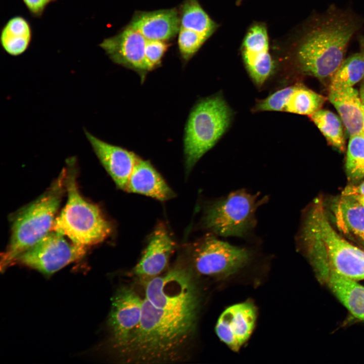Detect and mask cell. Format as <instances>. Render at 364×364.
Listing matches in <instances>:
<instances>
[{
    "mask_svg": "<svg viewBox=\"0 0 364 364\" xmlns=\"http://www.w3.org/2000/svg\"><path fill=\"white\" fill-rule=\"evenodd\" d=\"M199 307L190 272L181 267L149 280L140 323L117 352L129 362L155 363L178 358L190 341Z\"/></svg>",
    "mask_w": 364,
    "mask_h": 364,
    "instance_id": "obj_1",
    "label": "cell"
},
{
    "mask_svg": "<svg viewBox=\"0 0 364 364\" xmlns=\"http://www.w3.org/2000/svg\"><path fill=\"white\" fill-rule=\"evenodd\" d=\"M364 19L348 10L331 6L315 16L296 43L295 55L304 73L331 77L344 60L348 44Z\"/></svg>",
    "mask_w": 364,
    "mask_h": 364,
    "instance_id": "obj_2",
    "label": "cell"
},
{
    "mask_svg": "<svg viewBox=\"0 0 364 364\" xmlns=\"http://www.w3.org/2000/svg\"><path fill=\"white\" fill-rule=\"evenodd\" d=\"M300 236L303 245L317 264L345 277L364 280V250L336 230L324 207L316 208L308 214Z\"/></svg>",
    "mask_w": 364,
    "mask_h": 364,
    "instance_id": "obj_3",
    "label": "cell"
},
{
    "mask_svg": "<svg viewBox=\"0 0 364 364\" xmlns=\"http://www.w3.org/2000/svg\"><path fill=\"white\" fill-rule=\"evenodd\" d=\"M65 176V168L48 190L16 215L9 245L2 255V271L52 231L66 191Z\"/></svg>",
    "mask_w": 364,
    "mask_h": 364,
    "instance_id": "obj_4",
    "label": "cell"
},
{
    "mask_svg": "<svg viewBox=\"0 0 364 364\" xmlns=\"http://www.w3.org/2000/svg\"><path fill=\"white\" fill-rule=\"evenodd\" d=\"M65 169L67 200L56 217L52 231L85 247L101 243L111 234L112 225L98 205L87 201L80 194L74 162L69 161Z\"/></svg>",
    "mask_w": 364,
    "mask_h": 364,
    "instance_id": "obj_5",
    "label": "cell"
},
{
    "mask_svg": "<svg viewBox=\"0 0 364 364\" xmlns=\"http://www.w3.org/2000/svg\"><path fill=\"white\" fill-rule=\"evenodd\" d=\"M230 121V110L220 97L207 98L194 107L184 136L185 163L188 172L215 145L226 131Z\"/></svg>",
    "mask_w": 364,
    "mask_h": 364,
    "instance_id": "obj_6",
    "label": "cell"
},
{
    "mask_svg": "<svg viewBox=\"0 0 364 364\" xmlns=\"http://www.w3.org/2000/svg\"><path fill=\"white\" fill-rule=\"evenodd\" d=\"M258 196L240 190L211 203L205 210L203 226L221 236L243 237L255 226V211L264 202Z\"/></svg>",
    "mask_w": 364,
    "mask_h": 364,
    "instance_id": "obj_7",
    "label": "cell"
},
{
    "mask_svg": "<svg viewBox=\"0 0 364 364\" xmlns=\"http://www.w3.org/2000/svg\"><path fill=\"white\" fill-rule=\"evenodd\" d=\"M251 255L246 248L209 235L195 244L193 257L195 268L201 274L226 277L245 266Z\"/></svg>",
    "mask_w": 364,
    "mask_h": 364,
    "instance_id": "obj_8",
    "label": "cell"
},
{
    "mask_svg": "<svg viewBox=\"0 0 364 364\" xmlns=\"http://www.w3.org/2000/svg\"><path fill=\"white\" fill-rule=\"evenodd\" d=\"M85 253V247L69 242L64 235L51 231L16 261L49 276L81 259Z\"/></svg>",
    "mask_w": 364,
    "mask_h": 364,
    "instance_id": "obj_9",
    "label": "cell"
},
{
    "mask_svg": "<svg viewBox=\"0 0 364 364\" xmlns=\"http://www.w3.org/2000/svg\"><path fill=\"white\" fill-rule=\"evenodd\" d=\"M142 298L132 288H119L112 299L108 319L111 342L116 351L125 343L139 325L142 313Z\"/></svg>",
    "mask_w": 364,
    "mask_h": 364,
    "instance_id": "obj_10",
    "label": "cell"
},
{
    "mask_svg": "<svg viewBox=\"0 0 364 364\" xmlns=\"http://www.w3.org/2000/svg\"><path fill=\"white\" fill-rule=\"evenodd\" d=\"M146 42L141 33L127 25L99 46L114 63L135 71L144 81L149 72L145 58Z\"/></svg>",
    "mask_w": 364,
    "mask_h": 364,
    "instance_id": "obj_11",
    "label": "cell"
},
{
    "mask_svg": "<svg viewBox=\"0 0 364 364\" xmlns=\"http://www.w3.org/2000/svg\"><path fill=\"white\" fill-rule=\"evenodd\" d=\"M256 311L250 302L233 305L221 314L215 332L219 339L235 351H238L250 337L255 326Z\"/></svg>",
    "mask_w": 364,
    "mask_h": 364,
    "instance_id": "obj_12",
    "label": "cell"
},
{
    "mask_svg": "<svg viewBox=\"0 0 364 364\" xmlns=\"http://www.w3.org/2000/svg\"><path fill=\"white\" fill-rule=\"evenodd\" d=\"M242 50L243 61L250 76L256 85H262L274 67L269 53L267 31L264 25L256 24L249 29Z\"/></svg>",
    "mask_w": 364,
    "mask_h": 364,
    "instance_id": "obj_13",
    "label": "cell"
},
{
    "mask_svg": "<svg viewBox=\"0 0 364 364\" xmlns=\"http://www.w3.org/2000/svg\"><path fill=\"white\" fill-rule=\"evenodd\" d=\"M84 133L95 154L117 187L125 191L140 158L132 152L99 139L86 129Z\"/></svg>",
    "mask_w": 364,
    "mask_h": 364,
    "instance_id": "obj_14",
    "label": "cell"
},
{
    "mask_svg": "<svg viewBox=\"0 0 364 364\" xmlns=\"http://www.w3.org/2000/svg\"><path fill=\"white\" fill-rule=\"evenodd\" d=\"M127 26L147 40L166 41L175 37L179 31V12L175 8L136 11Z\"/></svg>",
    "mask_w": 364,
    "mask_h": 364,
    "instance_id": "obj_15",
    "label": "cell"
},
{
    "mask_svg": "<svg viewBox=\"0 0 364 364\" xmlns=\"http://www.w3.org/2000/svg\"><path fill=\"white\" fill-rule=\"evenodd\" d=\"M175 248V242L163 224L151 234L143 255L134 269L141 277L153 278L164 269Z\"/></svg>",
    "mask_w": 364,
    "mask_h": 364,
    "instance_id": "obj_16",
    "label": "cell"
},
{
    "mask_svg": "<svg viewBox=\"0 0 364 364\" xmlns=\"http://www.w3.org/2000/svg\"><path fill=\"white\" fill-rule=\"evenodd\" d=\"M125 191L162 201L174 197L173 191L150 162L140 158L130 175Z\"/></svg>",
    "mask_w": 364,
    "mask_h": 364,
    "instance_id": "obj_17",
    "label": "cell"
},
{
    "mask_svg": "<svg viewBox=\"0 0 364 364\" xmlns=\"http://www.w3.org/2000/svg\"><path fill=\"white\" fill-rule=\"evenodd\" d=\"M328 98L349 136L364 135V108L358 90L353 87L329 90Z\"/></svg>",
    "mask_w": 364,
    "mask_h": 364,
    "instance_id": "obj_18",
    "label": "cell"
},
{
    "mask_svg": "<svg viewBox=\"0 0 364 364\" xmlns=\"http://www.w3.org/2000/svg\"><path fill=\"white\" fill-rule=\"evenodd\" d=\"M331 210L339 231L364 246V206L353 196L341 195Z\"/></svg>",
    "mask_w": 364,
    "mask_h": 364,
    "instance_id": "obj_19",
    "label": "cell"
},
{
    "mask_svg": "<svg viewBox=\"0 0 364 364\" xmlns=\"http://www.w3.org/2000/svg\"><path fill=\"white\" fill-rule=\"evenodd\" d=\"M326 282L351 314L364 321V286L332 270Z\"/></svg>",
    "mask_w": 364,
    "mask_h": 364,
    "instance_id": "obj_20",
    "label": "cell"
},
{
    "mask_svg": "<svg viewBox=\"0 0 364 364\" xmlns=\"http://www.w3.org/2000/svg\"><path fill=\"white\" fill-rule=\"evenodd\" d=\"M32 30L25 17L17 15L10 18L2 28L0 42L3 50L13 56L25 53L31 42Z\"/></svg>",
    "mask_w": 364,
    "mask_h": 364,
    "instance_id": "obj_21",
    "label": "cell"
},
{
    "mask_svg": "<svg viewBox=\"0 0 364 364\" xmlns=\"http://www.w3.org/2000/svg\"><path fill=\"white\" fill-rule=\"evenodd\" d=\"M180 27L209 38L217 24L209 17L198 0H185L179 9Z\"/></svg>",
    "mask_w": 364,
    "mask_h": 364,
    "instance_id": "obj_22",
    "label": "cell"
},
{
    "mask_svg": "<svg viewBox=\"0 0 364 364\" xmlns=\"http://www.w3.org/2000/svg\"><path fill=\"white\" fill-rule=\"evenodd\" d=\"M364 78V53L354 54L343 60L331 77L329 90L353 86Z\"/></svg>",
    "mask_w": 364,
    "mask_h": 364,
    "instance_id": "obj_23",
    "label": "cell"
},
{
    "mask_svg": "<svg viewBox=\"0 0 364 364\" xmlns=\"http://www.w3.org/2000/svg\"><path fill=\"white\" fill-rule=\"evenodd\" d=\"M309 117L328 142L339 151L345 149V139L342 122L333 112L319 109Z\"/></svg>",
    "mask_w": 364,
    "mask_h": 364,
    "instance_id": "obj_24",
    "label": "cell"
},
{
    "mask_svg": "<svg viewBox=\"0 0 364 364\" xmlns=\"http://www.w3.org/2000/svg\"><path fill=\"white\" fill-rule=\"evenodd\" d=\"M325 101L321 95L298 86L291 95L284 111L309 116L320 109Z\"/></svg>",
    "mask_w": 364,
    "mask_h": 364,
    "instance_id": "obj_25",
    "label": "cell"
},
{
    "mask_svg": "<svg viewBox=\"0 0 364 364\" xmlns=\"http://www.w3.org/2000/svg\"><path fill=\"white\" fill-rule=\"evenodd\" d=\"M345 168L350 180L355 181L364 178V135L349 136Z\"/></svg>",
    "mask_w": 364,
    "mask_h": 364,
    "instance_id": "obj_26",
    "label": "cell"
},
{
    "mask_svg": "<svg viewBox=\"0 0 364 364\" xmlns=\"http://www.w3.org/2000/svg\"><path fill=\"white\" fill-rule=\"evenodd\" d=\"M208 38L197 32L180 27L178 33L177 44L183 61L188 62Z\"/></svg>",
    "mask_w": 364,
    "mask_h": 364,
    "instance_id": "obj_27",
    "label": "cell"
},
{
    "mask_svg": "<svg viewBox=\"0 0 364 364\" xmlns=\"http://www.w3.org/2000/svg\"><path fill=\"white\" fill-rule=\"evenodd\" d=\"M298 86H291L280 89L260 101L255 109L257 111H284L288 101Z\"/></svg>",
    "mask_w": 364,
    "mask_h": 364,
    "instance_id": "obj_28",
    "label": "cell"
},
{
    "mask_svg": "<svg viewBox=\"0 0 364 364\" xmlns=\"http://www.w3.org/2000/svg\"><path fill=\"white\" fill-rule=\"evenodd\" d=\"M169 44L165 41L147 40L145 47V58L148 72L161 65L162 59Z\"/></svg>",
    "mask_w": 364,
    "mask_h": 364,
    "instance_id": "obj_29",
    "label": "cell"
},
{
    "mask_svg": "<svg viewBox=\"0 0 364 364\" xmlns=\"http://www.w3.org/2000/svg\"><path fill=\"white\" fill-rule=\"evenodd\" d=\"M57 0H22L30 15L34 17L42 16L48 6Z\"/></svg>",
    "mask_w": 364,
    "mask_h": 364,
    "instance_id": "obj_30",
    "label": "cell"
},
{
    "mask_svg": "<svg viewBox=\"0 0 364 364\" xmlns=\"http://www.w3.org/2000/svg\"><path fill=\"white\" fill-rule=\"evenodd\" d=\"M341 195L350 196H364V180L359 185L346 187L343 190Z\"/></svg>",
    "mask_w": 364,
    "mask_h": 364,
    "instance_id": "obj_31",
    "label": "cell"
},
{
    "mask_svg": "<svg viewBox=\"0 0 364 364\" xmlns=\"http://www.w3.org/2000/svg\"><path fill=\"white\" fill-rule=\"evenodd\" d=\"M360 98L364 108V82L361 84L359 92Z\"/></svg>",
    "mask_w": 364,
    "mask_h": 364,
    "instance_id": "obj_32",
    "label": "cell"
},
{
    "mask_svg": "<svg viewBox=\"0 0 364 364\" xmlns=\"http://www.w3.org/2000/svg\"><path fill=\"white\" fill-rule=\"evenodd\" d=\"M359 41L361 48L363 51V53H364V36L360 37L359 39Z\"/></svg>",
    "mask_w": 364,
    "mask_h": 364,
    "instance_id": "obj_33",
    "label": "cell"
},
{
    "mask_svg": "<svg viewBox=\"0 0 364 364\" xmlns=\"http://www.w3.org/2000/svg\"><path fill=\"white\" fill-rule=\"evenodd\" d=\"M353 197H355L363 206H364V196Z\"/></svg>",
    "mask_w": 364,
    "mask_h": 364,
    "instance_id": "obj_34",
    "label": "cell"
},
{
    "mask_svg": "<svg viewBox=\"0 0 364 364\" xmlns=\"http://www.w3.org/2000/svg\"><path fill=\"white\" fill-rule=\"evenodd\" d=\"M241 1V0H238V1Z\"/></svg>",
    "mask_w": 364,
    "mask_h": 364,
    "instance_id": "obj_35",
    "label": "cell"
}]
</instances>
